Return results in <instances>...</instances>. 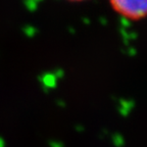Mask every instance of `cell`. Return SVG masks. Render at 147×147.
Listing matches in <instances>:
<instances>
[{
	"instance_id": "6da1fadb",
	"label": "cell",
	"mask_w": 147,
	"mask_h": 147,
	"mask_svg": "<svg viewBox=\"0 0 147 147\" xmlns=\"http://www.w3.org/2000/svg\"><path fill=\"white\" fill-rule=\"evenodd\" d=\"M111 8L130 21H141L147 18V0H109Z\"/></svg>"
},
{
	"instance_id": "7a4b0ae2",
	"label": "cell",
	"mask_w": 147,
	"mask_h": 147,
	"mask_svg": "<svg viewBox=\"0 0 147 147\" xmlns=\"http://www.w3.org/2000/svg\"><path fill=\"white\" fill-rule=\"evenodd\" d=\"M134 108V102L130 100H122L119 106V111L123 117H127Z\"/></svg>"
},
{
	"instance_id": "3957f363",
	"label": "cell",
	"mask_w": 147,
	"mask_h": 147,
	"mask_svg": "<svg viewBox=\"0 0 147 147\" xmlns=\"http://www.w3.org/2000/svg\"><path fill=\"white\" fill-rule=\"evenodd\" d=\"M111 141H113V145H115V147H123L125 145V139L124 137H123L121 134L117 133L115 134V135L113 136V139H111Z\"/></svg>"
},
{
	"instance_id": "277c9868",
	"label": "cell",
	"mask_w": 147,
	"mask_h": 147,
	"mask_svg": "<svg viewBox=\"0 0 147 147\" xmlns=\"http://www.w3.org/2000/svg\"><path fill=\"white\" fill-rule=\"evenodd\" d=\"M44 84H45L46 86H48V87H54V86H55L54 78H53L52 76L45 78V80H44Z\"/></svg>"
},
{
	"instance_id": "5b68a950",
	"label": "cell",
	"mask_w": 147,
	"mask_h": 147,
	"mask_svg": "<svg viewBox=\"0 0 147 147\" xmlns=\"http://www.w3.org/2000/svg\"><path fill=\"white\" fill-rule=\"evenodd\" d=\"M50 147H64V145L60 141H51Z\"/></svg>"
},
{
	"instance_id": "8992f818",
	"label": "cell",
	"mask_w": 147,
	"mask_h": 147,
	"mask_svg": "<svg viewBox=\"0 0 147 147\" xmlns=\"http://www.w3.org/2000/svg\"><path fill=\"white\" fill-rule=\"evenodd\" d=\"M76 129H77V131H78V132H83V131H84V127L77 126V127H76Z\"/></svg>"
},
{
	"instance_id": "52a82bcc",
	"label": "cell",
	"mask_w": 147,
	"mask_h": 147,
	"mask_svg": "<svg viewBox=\"0 0 147 147\" xmlns=\"http://www.w3.org/2000/svg\"><path fill=\"white\" fill-rule=\"evenodd\" d=\"M0 147H5V143L2 138H0Z\"/></svg>"
},
{
	"instance_id": "ba28073f",
	"label": "cell",
	"mask_w": 147,
	"mask_h": 147,
	"mask_svg": "<svg viewBox=\"0 0 147 147\" xmlns=\"http://www.w3.org/2000/svg\"><path fill=\"white\" fill-rule=\"evenodd\" d=\"M67 1H71V2H80V1H85V0H67Z\"/></svg>"
}]
</instances>
